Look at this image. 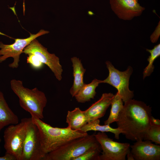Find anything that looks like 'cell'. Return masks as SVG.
Masks as SVG:
<instances>
[{
	"mask_svg": "<svg viewBox=\"0 0 160 160\" xmlns=\"http://www.w3.org/2000/svg\"><path fill=\"white\" fill-rule=\"evenodd\" d=\"M143 140H150L160 144V126L151 125L146 132Z\"/></svg>",
	"mask_w": 160,
	"mask_h": 160,
	"instance_id": "44dd1931",
	"label": "cell"
},
{
	"mask_svg": "<svg viewBox=\"0 0 160 160\" xmlns=\"http://www.w3.org/2000/svg\"><path fill=\"white\" fill-rule=\"evenodd\" d=\"M31 120V117L22 119L17 124L8 126L4 131V147L6 152L13 155L17 160H21L24 141Z\"/></svg>",
	"mask_w": 160,
	"mask_h": 160,
	"instance_id": "5b68a950",
	"label": "cell"
},
{
	"mask_svg": "<svg viewBox=\"0 0 160 160\" xmlns=\"http://www.w3.org/2000/svg\"><path fill=\"white\" fill-rule=\"evenodd\" d=\"M100 83V80L96 79L89 84L84 83L74 96L76 100L79 103H84L94 99L96 93V88Z\"/></svg>",
	"mask_w": 160,
	"mask_h": 160,
	"instance_id": "e0dca14e",
	"label": "cell"
},
{
	"mask_svg": "<svg viewBox=\"0 0 160 160\" xmlns=\"http://www.w3.org/2000/svg\"><path fill=\"white\" fill-rule=\"evenodd\" d=\"M49 32L48 31L41 29L36 34L30 33V36L26 38L14 39V43L10 44H4L0 41V63L12 57L13 58V61L9 64V66L12 68H17L19 66L20 55L25 47L33 39Z\"/></svg>",
	"mask_w": 160,
	"mask_h": 160,
	"instance_id": "ba28073f",
	"label": "cell"
},
{
	"mask_svg": "<svg viewBox=\"0 0 160 160\" xmlns=\"http://www.w3.org/2000/svg\"><path fill=\"white\" fill-rule=\"evenodd\" d=\"M160 22L156 28L154 32L151 36V40L152 43L157 42L160 35Z\"/></svg>",
	"mask_w": 160,
	"mask_h": 160,
	"instance_id": "cb8c5ba5",
	"label": "cell"
},
{
	"mask_svg": "<svg viewBox=\"0 0 160 160\" xmlns=\"http://www.w3.org/2000/svg\"><path fill=\"white\" fill-rule=\"evenodd\" d=\"M23 53L26 55L28 53L34 55L41 62L49 67L57 80L60 81L62 80L63 70L59 58L55 54L49 53L47 49L36 39L32 40L25 47Z\"/></svg>",
	"mask_w": 160,
	"mask_h": 160,
	"instance_id": "9c48e42d",
	"label": "cell"
},
{
	"mask_svg": "<svg viewBox=\"0 0 160 160\" xmlns=\"http://www.w3.org/2000/svg\"><path fill=\"white\" fill-rule=\"evenodd\" d=\"M114 95L112 93H104L100 98L84 111L88 123L103 117L111 103Z\"/></svg>",
	"mask_w": 160,
	"mask_h": 160,
	"instance_id": "4fadbf2b",
	"label": "cell"
},
{
	"mask_svg": "<svg viewBox=\"0 0 160 160\" xmlns=\"http://www.w3.org/2000/svg\"><path fill=\"white\" fill-rule=\"evenodd\" d=\"M100 123L99 119L87 123L80 130L86 132L90 131H99L102 132H109L114 135L115 139L118 140L119 139L120 134L122 133L121 129L118 127L116 128H112L110 126V125H101Z\"/></svg>",
	"mask_w": 160,
	"mask_h": 160,
	"instance_id": "ac0fdd59",
	"label": "cell"
},
{
	"mask_svg": "<svg viewBox=\"0 0 160 160\" xmlns=\"http://www.w3.org/2000/svg\"><path fill=\"white\" fill-rule=\"evenodd\" d=\"M151 125L160 126V120L154 118L152 116L151 118Z\"/></svg>",
	"mask_w": 160,
	"mask_h": 160,
	"instance_id": "484cf974",
	"label": "cell"
},
{
	"mask_svg": "<svg viewBox=\"0 0 160 160\" xmlns=\"http://www.w3.org/2000/svg\"><path fill=\"white\" fill-rule=\"evenodd\" d=\"M103 152L99 160H125L130 151L128 143H121L113 140L105 132H99L95 135Z\"/></svg>",
	"mask_w": 160,
	"mask_h": 160,
	"instance_id": "52a82bcc",
	"label": "cell"
},
{
	"mask_svg": "<svg viewBox=\"0 0 160 160\" xmlns=\"http://www.w3.org/2000/svg\"><path fill=\"white\" fill-rule=\"evenodd\" d=\"M116 122L127 139L143 140L151 125V107L144 102L130 99L124 103Z\"/></svg>",
	"mask_w": 160,
	"mask_h": 160,
	"instance_id": "6da1fadb",
	"label": "cell"
},
{
	"mask_svg": "<svg viewBox=\"0 0 160 160\" xmlns=\"http://www.w3.org/2000/svg\"><path fill=\"white\" fill-rule=\"evenodd\" d=\"M27 55H28L27 58V63L29 64L33 69L39 70L41 69L44 66V64L34 55L28 53Z\"/></svg>",
	"mask_w": 160,
	"mask_h": 160,
	"instance_id": "603a6c76",
	"label": "cell"
},
{
	"mask_svg": "<svg viewBox=\"0 0 160 160\" xmlns=\"http://www.w3.org/2000/svg\"><path fill=\"white\" fill-rule=\"evenodd\" d=\"M123 102L117 92L114 95L111 105L110 114L108 119L104 121V124L110 125L117 121L119 113L124 107Z\"/></svg>",
	"mask_w": 160,
	"mask_h": 160,
	"instance_id": "d6986e66",
	"label": "cell"
},
{
	"mask_svg": "<svg viewBox=\"0 0 160 160\" xmlns=\"http://www.w3.org/2000/svg\"><path fill=\"white\" fill-rule=\"evenodd\" d=\"M19 122L18 117L9 108L3 93L0 91V131L5 127Z\"/></svg>",
	"mask_w": 160,
	"mask_h": 160,
	"instance_id": "5bb4252c",
	"label": "cell"
},
{
	"mask_svg": "<svg viewBox=\"0 0 160 160\" xmlns=\"http://www.w3.org/2000/svg\"><path fill=\"white\" fill-rule=\"evenodd\" d=\"M95 133L74 139L47 154L42 160H74L87 151L100 146Z\"/></svg>",
	"mask_w": 160,
	"mask_h": 160,
	"instance_id": "277c9868",
	"label": "cell"
},
{
	"mask_svg": "<svg viewBox=\"0 0 160 160\" xmlns=\"http://www.w3.org/2000/svg\"><path fill=\"white\" fill-rule=\"evenodd\" d=\"M101 150L100 146L92 149L76 158L74 160H99Z\"/></svg>",
	"mask_w": 160,
	"mask_h": 160,
	"instance_id": "7402d4cb",
	"label": "cell"
},
{
	"mask_svg": "<svg viewBox=\"0 0 160 160\" xmlns=\"http://www.w3.org/2000/svg\"><path fill=\"white\" fill-rule=\"evenodd\" d=\"M130 148L135 160H160V145L150 140L136 141Z\"/></svg>",
	"mask_w": 160,
	"mask_h": 160,
	"instance_id": "7c38bea8",
	"label": "cell"
},
{
	"mask_svg": "<svg viewBox=\"0 0 160 160\" xmlns=\"http://www.w3.org/2000/svg\"><path fill=\"white\" fill-rule=\"evenodd\" d=\"M126 156L128 160H135L130 151L127 153Z\"/></svg>",
	"mask_w": 160,
	"mask_h": 160,
	"instance_id": "4316f807",
	"label": "cell"
},
{
	"mask_svg": "<svg viewBox=\"0 0 160 160\" xmlns=\"http://www.w3.org/2000/svg\"><path fill=\"white\" fill-rule=\"evenodd\" d=\"M105 63L109 75L105 79L100 80V83H107L115 87L124 103L132 99L134 96L133 91L129 88L130 77L133 72L132 68L129 66L126 71H121L116 69L109 61H106Z\"/></svg>",
	"mask_w": 160,
	"mask_h": 160,
	"instance_id": "8992f818",
	"label": "cell"
},
{
	"mask_svg": "<svg viewBox=\"0 0 160 160\" xmlns=\"http://www.w3.org/2000/svg\"><path fill=\"white\" fill-rule=\"evenodd\" d=\"M1 139L0 137V143H1ZM0 153H1V148H0Z\"/></svg>",
	"mask_w": 160,
	"mask_h": 160,
	"instance_id": "83f0119b",
	"label": "cell"
},
{
	"mask_svg": "<svg viewBox=\"0 0 160 160\" xmlns=\"http://www.w3.org/2000/svg\"><path fill=\"white\" fill-rule=\"evenodd\" d=\"M45 155L39 129L31 120L24 141L21 160H42Z\"/></svg>",
	"mask_w": 160,
	"mask_h": 160,
	"instance_id": "30bf717a",
	"label": "cell"
},
{
	"mask_svg": "<svg viewBox=\"0 0 160 160\" xmlns=\"http://www.w3.org/2000/svg\"><path fill=\"white\" fill-rule=\"evenodd\" d=\"M10 84L12 90L19 98L21 107L31 116L42 119L44 109L47 103L44 93L37 87L29 89L24 87L20 80L12 79Z\"/></svg>",
	"mask_w": 160,
	"mask_h": 160,
	"instance_id": "3957f363",
	"label": "cell"
},
{
	"mask_svg": "<svg viewBox=\"0 0 160 160\" xmlns=\"http://www.w3.org/2000/svg\"><path fill=\"white\" fill-rule=\"evenodd\" d=\"M68 127L73 130H80L88 123L84 111L76 107L71 111H68L66 117Z\"/></svg>",
	"mask_w": 160,
	"mask_h": 160,
	"instance_id": "2e32d148",
	"label": "cell"
},
{
	"mask_svg": "<svg viewBox=\"0 0 160 160\" xmlns=\"http://www.w3.org/2000/svg\"><path fill=\"white\" fill-rule=\"evenodd\" d=\"M0 160H17V159L13 155L6 152L4 156L0 157Z\"/></svg>",
	"mask_w": 160,
	"mask_h": 160,
	"instance_id": "d4e9b609",
	"label": "cell"
},
{
	"mask_svg": "<svg viewBox=\"0 0 160 160\" xmlns=\"http://www.w3.org/2000/svg\"><path fill=\"white\" fill-rule=\"evenodd\" d=\"M147 51L150 53L147 59L149 63L148 65L144 69L143 72V79L150 75L153 71L154 66L153 65L154 61L160 56V44H159L154 46L152 49H146Z\"/></svg>",
	"mask_w": 160,
	"mask_h": 160,
	"instance_id": "ffe728a7",
	"label": "cell"
},
{
	"mask_svg": "<svg viewBox=\"0 0 160 160\" xmlns=\"http://www.w3.org/2000/svg\"><path fill=\"white\" fill-rule=\"evenodd\" d=\"M31 118L39 129L42 150L45 155L74 139L88 135L87 132L73 130L68 127H54L41 119L32 116Z\"/></svg>",
	"mask_w": 160,
	"mask_h": 160,
	"instance_id": "7a4b0ae2",
	"label": "cell"
},
{
	"mask_svg": "<svg viewBox=\"0 0 160 160\" xmlns=\"http://www.w3.org/2000/svg\"><path fill=\"white\" fill-rule=\"evenodd\" d=\"M111 9L118 17L124 20H131L140 16L145 8L138 0H110Z\"/></svg>",
	"mask_w": 160,
	"mask_h": 160,
	"instance_id": "8fae6325",
	"label": "cell"
},
{
	"mask_svg": "<svg viewBox=\"0 0 160 160\" xmlns=\"http://www.w3.org/2000/svg\"><path fill=\"white\" fill-rule=\"evenodd\" d=\"M71 59L72 63L74 79L70 93L72 97H74L84 84L83 81V76L86 70L84 68L81 60L79 58L74 57Z\"/></svg>",
	"mask_w": 160,
	"mask_h": 160,
	"instance_id": "9a60e30c",
	"label": "cell"
}]
</instances>
